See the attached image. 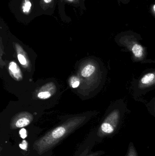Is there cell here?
I'll use <instances>...</instances> for the list:
<instances>
[{"mask_svg":"<svg viewBox=\"0 0 155 156\" xmlns=\"http://www.w3.org/2000/svg\"><path fill=\"white\" fill-rule=\"evenodd\" d=\"M96 114V112L91 111L69 115L63 122L35 141L34 144V148L39 154L46 153L68 136L83 126Z\"/></svg>","mask_w":155,"mask_h":156,"instance_id":"cell-1","label":"cell"},{"mask_svg":"<svg viewBox=\"0 0 155 156\" xmlns=\"http://www.w3.org/2000/svg\"><path fill=\"white\" fill-rule=\"evenodd\" d=\"M76 69V76L80 81L77 89L78 95L89 97L101 89L104 82L106 70L100 60L94 57L82 59Z\"/></svg>","mask_w":155,"mask_h":156,"instance_id":"cell-2","label":"cell"},{"mask_svg":"<svg viewBox=\"0 0 155 156\" xmlns=\"http://www.w3.org/2000/svg\"><path fill=\"white\" fill-rule=\"evenodd\" d=\"M126 109V104L121 99L109 106L102 122L94 131L96 143H101L104 138L113 137L118 133L123 124Z\"/></svg>","mask_w":155,"mask_h":156,"instance_id":"cell-3","label":"cell"},{"mask_svg":"<svg viewBox=\"0 0 155 156\" xmlns=\"http://www.w3.org/2000/svg\"><path fill=\"white\" fill-rule=\"evenodd\" d=\"M9 7L17 20L30 22L42 15L39 0H11Z\"/></svg>","mask_w":155,"mask_h":156,"instance_id":"cell-4","label":"cell"},{"mask_svg":"<svg viewBox=\"0 0 155 156\" xmlns=\"http://www.w3.org/2000/svg\"><path fill=\"white\" fill-rule=\"evenodd\" d=\"M136 35L133 34V33L131 34L130 32L123 33L117 37L116 42L129 49L130 52L133 54L135 59L139 61L145 60L144 48L137 41Z\"/></svg>","mask_w":155,"mask_h":156,"instance_id":"cell-5","label":"cell"},{"mask_svg":"<svg viewBox=\"0 0 155 156\" xmlns=\"http://www.w3.org/2000/svg\"><path fill=\"white\" fill-rule=\"evenodd\" d=\"M96 143V142L93 131L80 146L74 156H110L105 155L106 153L103 151H92Z\"/></svg>","mask_w":155,"mask_h":156,"instance_id":"cell-6","label":"cell"},{"mask_svg":"<svg viewBox=\"0 0 155 156\" xmlns=\"http://www.w3.org/2000/svg\"><path fill=\"white\" fill-rule=\"evenodd\" d=\"M155 85V71H149L143 75L137 81L135 87V93L141 94L154 88Z\"/></svg>","mask_w":155,"mask_h":156,"instance_id":"cell-7","label":"cell"},{"mask_svg":"<svg viewBox=\"0 0 155 156\" xmlns=\"http://www.w3.org/2000/svg\"><path fill=\"white\" fill-rule=\"evenodd\" d=\"M33 119V115L30 113L21 112L12 117L10 123V127L12 129H16L25 127L31 124Z\"/></svg>","mask_w":155,"mask_h":156,"instance_id":"cell-8","label":"cell"},{"mask_svg":"<svg viewBox=\"0 0 155 156\" xmlns=\"http://www.w3.org/2000/svg\"><path fill=\"white\" fill-rule=\"evenodd\" d=\"M57 86L53 82H50L39 88L35 93L36 98L40 100H46L53 96L57 92Z\"/></svg>","mask_w":155,"mask_h":156,"instance_id":"cell-9","label":"cell"},{"mask_svg":"<svg viewBox=\"0 0 155 156\" xmlns=\"http://www.w3.org/2000/svg\"><path fill=\"white\" fill-rule=\"evenodd\" d=\"M13 44L19 63L24 69L30 72L32 70V65L27 53L21 45L16 43H13Z\"/></svg>","mask_w":155,"mask_h":156,"instance_id":"cell-10","label":"cell"},{"mask_svg":"<svg viewBox=\"0 0 155 156\" xmlns=\"http://www.w3.org/2000/svg\"><path fill=\"white\" fill-rule=\"evenodd\" d=\"M58 0H39V6L42 14L53 13Z\"/></svg>","mask_w":155,"mask_h":156,"instance_id":"cell-11","label":"cell"},{"mask_svg":"<svg viewBox=\"0 0 155 156\" xmlns=\"http://www.w3.org/2000/svg\"><path fill=\"white\" fill-rule=\"evenodd\" d=\"M8 71L11 76L15 80L20 81L23 80L22 73L16 62L11 61L9 63Z\"/></svg>","mask_w":155,"mask_h":156,"instance_id":"cell-12","label":"cell"},{"mask_svg":"<svg viewBox=\"0 0 155 156\" xmlns=\"http://www.w3.org/2000/svg\"><path fill=\"white\" fill-rule=\"evenodd\" d=\"M86 0H58L59 6L62 4L65 5V4L70 5L76 8H80L81 10H85L86 9L85 2Z\"/></svg>","mask_w":155,"mask_h":156,"instance_id":"cell-13","label":"cell"},{"mask_svg":"<svg viewBox=\"0 0 155 156\" xmlns=\"http://www.w3.org/2000/svg\"><path fill=\"white\" fill-rule=\"evenodd\" d=\"M69 85L72 89H77L80 84V81L77 76H72L68 80Z\"/></svg>","mask_w":155,"mask_h":156,"instance_id":"cell-14","label":"cell"},{"mask_svg":"<svg viewBox=\"0 0 155 156\" xmlns=\"http://www.w3.org/2000/svg\"><path fill=\"white\" fill-rule=\"evenodd\" d=\"M125 156H138L136 148L132 142H131L129 144L127 152H126Z\"/></svg>","mask_w":155,"mask_h":156,"instance_id":"cell-15","label":"cell"},{"mask_svg":"<svg viewBox=\"0 0 155 156\" xmlns=\"http://www.w3.org/2000/svg\"><path fill=\"white\" fill-rule=\"evenodd\" d=\"M3 54V50L2 48L1 40H0V68H3L4 66H5V62L3 60L2 58Z\"/></svg>","mask_w":155,"mask_h":156,"instance_id":"cell-16","label":"cell"},{"mask_svg":"<svg viewBox=\"0 0 155 156\" xmlns=\"http://www.w3.org/2000/svg\"><path fill=\"white\" fill-rule=\"evenodd\" d=\"M118 1V3H119L123 4H126L129 3V2L131 1V0H117Z\"/></svg>","mask_w":155,"mask_h":156,"instance_id":"cell-17","label":"cell"},{"mask_svg":"<svg viewBox=\"0 0 155 156\" xmlns=\"http://www.w3.org/2000/svg\"><path fill=\"white\" fill-rule=\"evenodd\" d=\"M155 5L154 4L153 5V10H152V12H153V13L154 15H155Z\"/></svg>","mask_w":155,"mask_h":156,"instance_id":"cell-18","label":"cell"}]
</instances>
